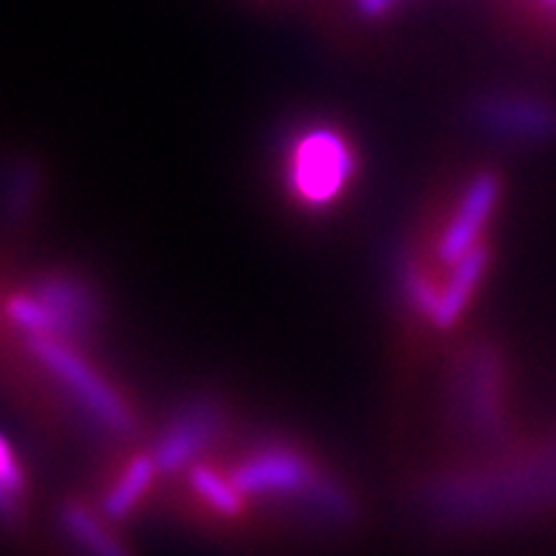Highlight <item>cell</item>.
I'll return each mask as SVG.
<instances>
[{"label":"cell","mask_w":556,"mask_h":556,"mask_svg":"<svg viewBox=\"0 0 556 556\" xmlns=\"http://www.w3.org/2000/svg\"><path fill=\"white\" fill-rule=\"evenodd\" d=\"M546 5H552V9H556V0H544Z\"/></svg>","instance_id":"cell-4"},{"label":"cell","mask_w":556,"mask_h":556,"mask_svg":"<svg viewBox=\"0 0 556 556\" xmlns=\"http://www.w3.org/2000/svg\"><path fill=\"white\" fill-rule=\"evenodd\" d=\"M26 482L16 451L0 435V516H13L24 500Z\"/></svg>","instance_id":"cell-3"},{"label":"cell","mask_w":556,"mask_h":556,"mask_svg":"<svg viewBox=\"0 0 556 556\" xmlns=\"http://www.w3.org/2000/svg\"><path fill=\"white\" fill-rule=\"evenodd\" d=\"M160 464L150 454H135L122 458L111 467V486L106 495V507L114 516H122L131 505L150 492L152 479H155Z\"/></svg>","instance_id":"cell-2"},{"label":"cell","mask_w":556,"mask_h":556,"mask_svg":"<svg viewBox=\"0 0 556 556\" xmlns=\"http://www.w3.org/2000/svg\"><path fill=\"white\" fill-rule=\"evenodd\" d=\"M364 152L353 131L332 119L299 122L278 142L274 157V191L291 217L330 222L353 204Z\"/></svg>","instance_id":"cell-1"}]
</instances>
